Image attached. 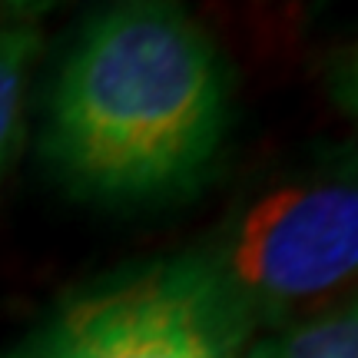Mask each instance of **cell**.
I'll return each instance as SVG.
<instances>
[{
	"label": "cell",
	"mask_w": 358,
	"mask_h": 358,
	"mask_svg": "<svg viewBox=\"0 0 358 358\" xmlns=\"http://www.w3.org/2000/svg\"><path fill=\"white\" fill-rule=\"evenodd\" d=\"M232 70L179 0H110L47 96L40 159L73 199L143 209L192 199L219 163Z\"/></svg>",
	"instance_id": "1"
},
{
	"label": "cell",
	"mask_w": 358,
	"mask_h": 358,
	"mask_svg": "<svg viewBox=\"0 0 358 358\" xmlns=\"http://www.w3.org/2000/svg\"><path fill=\"white\" fill-rule=\"evenodd\" d=\"M163 266L232 358L342 302L358 268L352 146L322 150L245 192L199 243L163 256Z\"/></svg>",
	"instance_id": "2"
},
{
	"label": "cell",
	"mask_w": 358,
	"mask_h": 358,
	"mask_svg": "<svg viewBox=\"0 0 358 358\" xmlns=\"http://www.w3.org/2000/svg\"><path fill=\"white\" fill-rule=\"evenodd\" d=\"M0 358H232L203 325L163 259L100 279Z\"/></svg>",
	"instance_id": "3"
},
{
	"label": "cell",
	"mask_w": 358,
	"mask_h": 358,
	"mask_svg": "<svg viewBox=\"0 0 358 358\" xmlns=\"http://www.w3.org/2000/svg\"><path fill=\"white\" fill-rule=\"evenodd\" d=\"M236 358H358V312L348 295L302 322L262 335Z\"/></svg>",
	"instance_id": "4"
},
{
	"label": "cell",
	"mask_w": 358,
	"mask_h": 358,
	"mask_svg": "<svg viewBox=\"0 0 358 358\" xmlns=\"http://www.w3.org/2000/svg\"><path fill=\"white\" fill-rule=\"evenodd\" d=\"M37 30L27 24L0 27V179L7 176L24 143L27 80L37 60Z\"/></svg>",
	"instance_id": "5"
}]
</instances>
